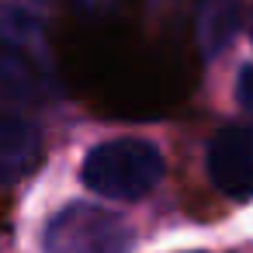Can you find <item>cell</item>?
I'll return each instance as SVG.
<instances>
[{
  "label": "cell",
  "mask_w": 253,
  "mask_h": 253,
  "mask_svg": "<svg viewBox=\"0 0 253 253\" xmlns=\"http://www.w3.org/2000/svg\"><path fill=\"white\" fill-rule=\"evenodd\" d=\"M208 177L225 198L253 194V128L225 125L208 142Z\"/></svg>",
  "instance_id": "obj_5"
},
{
  "label": "cell",
  "mask_w": 253,
  "mask_h": 253,
  "mask_svg": "<svg viewBox=\"0 0 253 253\" xmlns=\"http://www.w3.org/2000/svg\"><path fill=\"white\" fill-rule=\"evenodd\" d=\"M52 56L63 80L111 118L153 122L177 108L198 80L194 52L184 42H146L128 25L111 21L66 25Z\"/></svg>",
  "instance_id": "obj_1"
},
{
  "label": "cell",
  "mask_w": 253,
  "mask_h": 253,
  "mask_svg": "<svg viewBox=\"0 0 253 253\" xmlns=\"http://www.w3.org/2000/svg\"><path fill=\"white\" fill-rule=\"evenodd\" d=\"M236 97H239V104L253 115V66H246V70L239 73V80H236Z\"/></svg>",
  "instance_id": "obj_7"
},
{
  "label": "cell",
  "mask_w": 253,
  "mask_h": 253,
  "mask_svg": "<svg viewBox=\"0 0 253 253\" xmlns=\"http://www.w3.org/2000/svg\"><path fill=\"white\" fill-rule=\"evenodd\" d=\"M39 153V135L14 118H0V184L21 177Z\"/></svg>",
  "instance_id": "obj_6"
},
{
  "label": "cell",
  "mask_w": 253,
  "mask_h": 253,
  "mask_svg": "<svg viewBox=\"0 0 253 253\" xmlns=\"http://www.w3.org/2000/svg\"><path fill=\"white\" fill-rule=\"evenodd\" d=\"M49 84L52 73L45 63L39 21L14 7H0V101H42Z\"/></svg>",
  "instance_id": "obj_3"
},
{
  "label": "cell",
  "mask_w": 253,
  "mask_h": 253,
  "mask_svg": "<svg viewBox=\"0 0 253 253\" xmlns=\"http://www.w3.org/2000/svg\"><path fill=\"white\" fill-rule=\"evenodd\" d=\"M128 239V225L97 205H70L45 225L49 253H125Z\"/></svg>",
  "instance_id": "obj_4"
},
{
  "label": "cell",
  "mask_w": 253,
  "mask_h": 253,
  "mask_svg": "<svg viewBox=\"0 0 253 253\" xmlns=\"http://www.w3.org/2000/svg\"><path fill=\"white\" fill-rule=\"evenodd\" d=\"M167 173L163 153L146 139H108L97 142L80 167L87 191L108 201H139Z\"/></svg>",
  "instance_id": "obj_2"
}]
</instances>
